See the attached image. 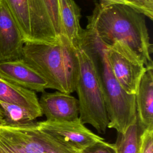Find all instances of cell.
Listing matches in <instances>:
<instances>
[{
    "label": "cell",
    "mask_w": 153,
    "mask_h": 153,
    "mask_svg": "<svg viewBox=\"0 0 153 153\" xmlns=\"http://www.w3.org/2000/svg\"><path fill=\"white\" fill-rule=\"evenodd\" d=\"M100 2L108 4H123L128 5V4L124 0H100Z\"/></svg>",
    "instance_id": "cell-21"
},
{
    "label": "cell",
    "mask_w": 153,
    "mask_h": 153,
    "mask_svg": "<svg viewBox=\"0 0 153 153\" xmlns=\"http://www.w3.org/2000/svg\"><path fill=\"white\" fill-rule=\"evenodd\" d=\"M22 59L45 79L47 88L69 94L75 91L76 50L64 35L53 42L26 41Z\"/></svg>",
    "instance_id": "cell-2"
},
{
    "label": "cell",
    "mask_w": 153,
    "mask_h": 153,
    "mask_svg": "<svg viewBox=\"0 0 153 153\" xmlns=\"http://www.w3.org/2000/svg\"><path fill=\"white\" fill-rule=\"evenodd\" d=\"M5 125H7V124H6V122L5 120L4 115L2 110L1 109V108L0 107V127L4 126Z\"/></svg>",
    "instance_id": "cell-22"
},
{
    "label": "cell",
    "mask_w": 153,
    "mask_h": 153,
    "mask_svg": "<svg viewBox=\"0 0 153 153\" xmlns=\"http://www.w3.org/2000/svg\"><path fill=\"white\" fill-rule=\"evenodd\" d=\"M84 39L103 47L119 44L148 68L153 67L152 47L143 15L128 5L96 3L88 17Z\"/></svg>",
    "instance_id": "cell-1"
},
{
    "label": "cell",
    "mask_w": 153,
    "mask_h": 153,
    "mask_svg": "<svg viewBox=\"0 0 153 153\" xmlns=\"http://www.w3.org/2000/svg\"><path fill=\"white\" fill-rule=\"evenodd\" d=\"M137 118L142 131L153 128V67L142 75L135 94Z\"/></svg>",
    "instance_id": "cell-12"
},
{
    "label": "cell",
    "mask_w": 153,
    "mask_h": 153,
    "mask_svg": "<svg viewBox=\"0 0 153 153\" xmlns=\"http://www.w3.org/2000/svg\"><path fill=\"white\" fill-rule=\"evenodd\" d=\"M142 132L137 120L118 136L115 144L117 153H139L140 136Z\"/></svg>",
    "instance_id": "cell-16"
},
{
    "label": "cell",
    "mask_w": 153,
    "mask_h": 153,
    "mask_svg": "<svg viewBox=\"0 0 153 153\" xmlns=\"http://www.w3.org/2000/svg\"><path fill=\"white\" fill-rule=\"evenodd\" d=\"M105 54L112 73L122 88L135 94L140 80L148 68L127 48L115 43L105 47Z\"/></svg>",
    "instance_id": "cell-6"
},
{
    "label": "cell",
    "mask_w": 153,
    "mask_h": 153,
    "mask_svg": "<svg viewBox=\"0 0 153 153\" xmlns=\"http://www.w3.org/2000/svg\"><path fill=\"white\" fill-rule=\"evenodd\" d=\"M36 123L40 130L61 143L79 152L104 140L103 138L86 127L79 117L70 120H46Z\"/></svg>",
    "instance_id": "cell-8"
},
{
    "label": "cell",
    "mask_w": 153,
    "mask_h": 153,
    "mask_svg": "<svg viewBox=\"0 0 153 153\" xmlns=\"http://www.w3.org/2000/svg\"><path fill=\"white\" fill-rule=\"evenodd\" d=\"M0 153H81L40 130L36 123L0 127Z\"/></svg>",
    "instance_id": "cell-5"
},
{
    "label": "cell",
    "mask_w": 153,
    "mask_h": 153,
    "mask_svg": "<svg viewBox=\"0 0 153 153\" xmlns=\"http://www.w3.org/2000/svg\"><path fill=\"white\" fill-rule=\"evenodd\" d=\"M128 5L149 18L153 19V0H124Z\"/></svg>",
    "instance_id": "cell-18"
},
{
    "label": "cell",
    "mask_w": 153,
    "mask_h": 153,
    "mask_svg": "<svg viewBox=\"0 0 153 153\" xmlns=\"http://www.w3.org/2000/svg\"><path fill=\"white\" fill-rule=\"evenodd\" d=\"M0 77L35 92L47 89L45 79L23 59L0 62Z\"/></svg>",
    "instance_id": "cell-11"
},
{
    "label": "cell",
    "mask_w": 153,
    "mask_h": 153,
    "mask_svg": "<svg viewBox=\"0 0 153 153\" xmlns=\"http://www.w3.org/2000/svg\"><path fill=\"white\" fill-rule=\"evenodd\" d=\"M105 49L102 48L99 55V72L108 118V128L122 133L137 120L135 94L127 93L117 81L111 70Z\"/></svg>",
    "instance_id": "cell-4"
},
{
    "label": "cell",
    "mask_w": 153,
    "mask_h": 153,
    "mask_svg": "<svg viewBox=\"0 0 153 153\" xmlns=\"http://www.w3.org/2000/svg\"><path fill=\"white\" fill-rule=\"evenodd\" d=\"M139 153H153V128H145L142 131Z\"/></svg>",
    "instance_id": "cell-19"
},
{
    "label": "cell",
    "mask_w": 153,
    "mask_h": 153,
    "mask_svg": "<svg viewBox=\"0 0 153 153\" xmlns=\"http://www.w3.org/2000/svg\"><path fill=\"white\" fill-rule=\"evenodd\" d=\"M25 42L16 22L0 1V62L22 59Z\"/></svg>",
    "instance_id": "cell-9"
},
{
    "label": "cell",
    "mask_w": 153,
    "mask_h": 153,
    "mask_svg": "<svg viewBox=\"0 0 153 153\" xmlns=\"http://www.w3.org/2000/svg\"><path fill=\"white\" fill-rule=\"evenodd\" d=\"M31 41L53 42L62 34L60 0H28Z\"/></svg>",
    "instance_id": "cell-7"
},
{
    "label": "cell",
    "mask_w": 153,
    "mask_h": 153,
    "mask_svg": "<svg viewBox=\"0 0 153 153\" xmlns=\"http://www.w3.org/2000/svg\"><path fill=\"white\" fill-rule=\"evenodd\" d=\"M7 125H23L33 121L35 118L24 108L10 103L0 102Z\"/></svg>",
    "instance_id": "cell-17"
},
{
    "label": "cell",
    "mask_w": 153,
    "mask_h": 153,
    "mask_svg": "<svg viewBox=\"0 0 153 153\" xmlns=\"http://www.w3.org/2000/svg\"><path fill=\"white\" fill-rule=\"evenodd\" d=\"M81 153H117V150L115 143H110L104 140L87 147Z\"/></svg>",
    "instance_id": "cell-20"
},
{
    "label": "cell",
    "mask_w": 153,
    "mask_h": 153,
    "mask_svg": "<svg viewBox=\"0 0 153 153\" xmlns=\"http://www.w3.org/2000/svg\"><path fill=\"white\" fill-rule=\"evenodd\" d=\"M16 22L26 41H31L28 0H0Z\"/></svg>",
    "instance_id": "cell-15"
},
{
    "label": "cell",
    "mask_w": 153,
    "mask_h": 153,
    "mask_svg": "<svg viewBox=\"0 0 153 153\" xmlns=\"http://www.w3.org/2000/svg\"><path fill=\"white\" fill-rule=\"evenodd\" d=\"M75 50L78 65L75 91L79 106V118L84 124L91 125L98 133L105 134L108 118L97 61L82 45Z\"/></svg>",
    "instance_id": "cell-3"
},
{
    "label": "cell",
    "mask_w": 153,
    "mask_h": 153,
    "mask_svg": "<svg viewBox=\"0 0 153 153\" xmlns=\"http://www.w3.org/2000/svg\"><path fill=\"white\" fill-rule=\"evenodd\" d=\"M0 102L19 105L35 119L42 115L35 91L11 83L0 77Z\"/></svg>",
    "instance_id": "cell-14"
},
{
    "label": "cell",
    "mask_w": 153,
    "mask_h": 153,
    "mask_svg": "<svg viewBox=\"0 0 153 153\" xmlns=\"http://www.w3.org/2000/svg\"><path fill=\"white\" fill-rule=\"evenodd\" d=\"M38 102L42 114L47 120H70L79 117L78 100L69 93L57 90L44 91Z\"/></svg>",
    "instance_id": "cell-10"
},
{
    "label": "cell",
    "mask_w": 153,
    "mask_h": 153,
    "mask_svg": "<svg viewBox=\"0 0 153 153\" xmlns=\"http://www.w3.org/2000/svg\"><path fill=\"white\" fill-rule=\"evenodd\" d=\"M62 34L76 49L82 45L85 35L80 25L81 10L74 0H60Z\"/></svg>",
    "instance_id": "cell-13"
}]
</instances>
